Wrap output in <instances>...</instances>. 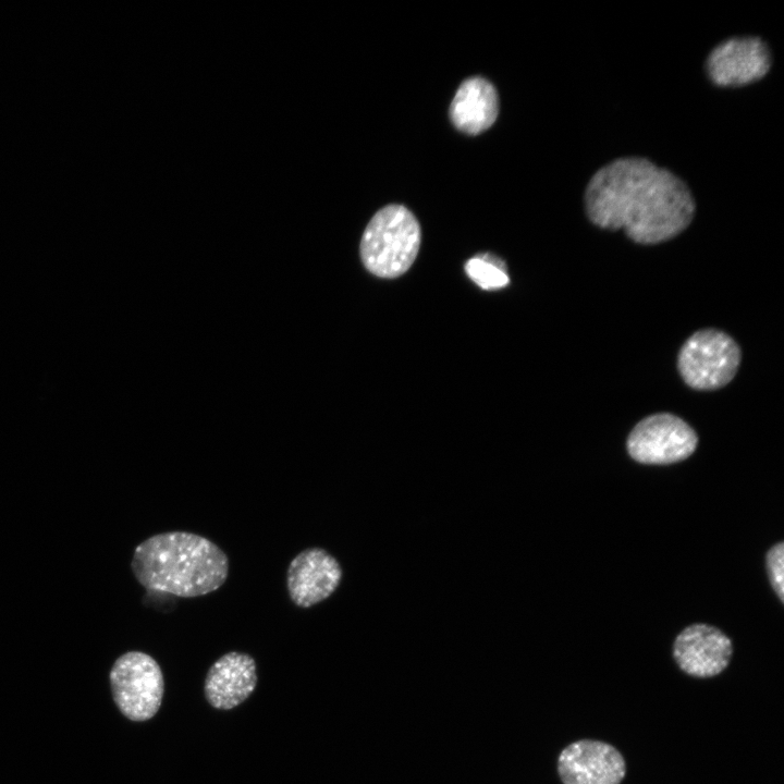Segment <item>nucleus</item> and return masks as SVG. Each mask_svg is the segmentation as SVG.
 <instances>
[{
	"instance_id": "12",
	"label": "nucleus",
	"mask_w": 784,
	"mask_h": 784,
	"mask_svg": "<svg viewBox=\"0 0 784 784\" xmlns=\"http://www.w3.org/2000/svg\"><path fill=\"white\" fill-rule=\"evenodd\" d=\"M498 112V94L493 85L480 76L465 79L450 107V118L454 126L469 135L489 128L494 123Z\"/></svg>"
},
{
	"instance_id": "8",
	"label": "nucleus",
	"mask_w": 784,
	"mask_h": 784,
	"mask_svg": "<svg viewBox=\"0 0 784 784\" xmlns=\"http://www.w3.org/2000/svg\"><path fill=\"white\" fill-rule=\"evenodd\" d=\"M558 771L563 784H620L626 763L612 745L581 739L561 751Z\"/></svg>"
},
{
	"instance_id": "1",
	"label": "nucleus",
	"mask_w": 784,
	"mask_h": 784,
	"mask_svg": "<svg viewBox=\"0 0 784 784\" xmlns=\"http://www.w3.org/2000/svg\"><path fill=\"white\" fill-rule=\"evenodd\" d=\"M590 222L623 230L644 245L669 241L691 223L696 203L688 185L644 157H622L598 169L584 193Z\"/></svg>"
},
{
	"instance_id": "14",
	"label": "nucleus",
	"mask_w": 784,
	"mask_h": 784,
	"mask_svg": "<svg viewBox=\"0 0 784 784\" xmlns=\"http://www.w3.org/2000/svg\"><path fill=\"white\" fill-rule=\"evenodd\" d=\"M767 566L771 585L779 599L784 601V543L773 546L767 554Z\"/></svg>"
},
{
	"instance_id": "7",
	"label": "nucleus",
	"mask_w": 784,
	"mask_h": 784,
	"mask_svg": "<svg viewBox=\"0 0 784 784\" xmlns=\"http://www.w3.org/2000/svg\"><path fill=\"white\" fill-rule=\"evenodd\" d=\"M772 52L758 36H735L719 42L706 59V73L716 86L738 87L764 77L772 66Z\"/></svg>"
},
{
	"instance_id": "6",
	"label": "nucleus",
	"mask_w": 784,
	"mask_h": 784,
	"mask_svg": "<svg viewBox=\"0 0 784 784\" xmlns=\"http://www.w3.org/2000/svg\"><path fill=\"white\" fill-rule=\"evenodd\" d=\"M697 443L695 430L685 420L671 413H657L636 424L626 448L638 463L665 465L687 458Z\"/></svg>"
},
{
	"instance_id": "10",
	"label": "nucleus",
	"mask_w": 784,
	"mask_h": 784,
	"mask_svg": "<svg viewBox=\"0 0 784 784\" xmlns=\"http://www.w3.org/2000/svg\"><path fill=\"white\" fill-rule=\"evenodd\" d=\"M733 647L731 639L716 627L694 624L683 629L673 645L677 665L688 675L712 677L730 663Z\"/></svg>"
},
{
	"instance_id": "3",
	"label": "nucleus",
	"mask_w": 784,
	"mask_h": 784,
	"mask_svg": "<svg viewBox=\"0 0 784 784\" xmlns=\"http://www.w3.org/2000/svg\"><path fill=\"white\" fill-rule=\"evenodd\" d=\"M420 245V226L404 206L381 208L367 224L360 241L366 269L380 278H396L415 261Z\"/></svg>"
},
{
	"instance_id": "11",
	"label": "nucleus",
	"mask_w": 784,
	"mask_h": 784,
	"mask_svg": "<svg viewBox=\"0 0 784 784\" xmlns=\"http://www.w3.org/2000/svg\"><path fill=\"white\" fill-rule=\"evenodd\" d=\"M257 684L255 660L247 653L228 652L209 669L205 695L216 709L230 710L254 691Z\"/></svg>"
},
{
	"instance_id": "2",
	"label": "nucleus",
	"mask_w": 784,
	"mask_h": 784,
	"mask_svg": "<svg viewBox=\"0 0 784 784\" xmlns=\"http://www.w3.org/2000/svg\"><path fill=\"white\" fill-rule=\"evenodd\" d=\"M132 572L148 591L195 598L219 589L229 575V558L213 541L188 531H167L140 542Z\"/></svg>"
},
{
	"instance_id": "4",
	"label": "nucleus",
	"mask_w": 784,
	"mask_h": 784,
	"mask_svg": "<svg viewBox=\"0 0 784 784\" xmlns=\"http://www.w3.org/2000/svg\"><path fill=\"white\" fill-rule=\"evenodd\" d=\"M740 359V348L727 333L702 329L693 333L682 345L677 367L688 387L715 390L732 381Z\"/></svg>"
},
{
	"instance_id": "13",
	"label": "nucleus",
	"mask_w": 784,
	"mask_h": 784,
	"mask_svg": "<svg viewBox=\"0 0 784 784\" xmlns=\"http://www.w3.org/2000/svg\"><path fill=\"white\" fill-rule=\"evenodd\" d=\"M467 275L483 290H497L509 284L505 262L490 253L479 254L465 264Z\"/></svg>"
},
{
	"instance_id": "9",
	"label": "nucleus",
	"mask_w": 784,
	"mask_h": 784,
	"mask_svg": "<svg viewBox=\"0 0 784 784\" xmlns=\"http://www.w3.org/2000/svg\"><path fill=\"white\" fill-rule=\"evenodd\" d=\"M342 567L321 548H307L296 554L286 571V589L292 602L310 608L328 599L339 587Z\"/></svg>"
},
{
	"instance_id": "5",
	"label": "nucleus",
	"mask_w": 784,
	"mask_h": 784,
	"mask_svg": "<svg viewBox=\"0 0 784 784\" xmlns=\"http://www.w3.org/2000/svg\"><path fill=\"white\" fill-rule=\"evenodd\" d=\"M110 684L120 711L132 721L151 719L159 710L164 682L157 661L147 653L130 651L117 659Z\"/></svg>"
}]
</instances>
